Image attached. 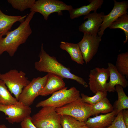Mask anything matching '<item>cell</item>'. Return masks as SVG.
Instances as JSON below:
<instances>
[{
  "label": "cell",
  "instance_id": "obj_14",
  "mask_svg": "<svg viewBox=\"0 0 128 128\" xmlns=\"http://www.w3.org/2000/svg\"><path fill=\"white\" fill-rule=\"evenodd\" d=\"M108 68L110 73V80L107 82L106 89L107 92L110 93L115 91V86L119 85L123 88L128 86V82L125 76L119 73L117 70L115 65L110 63H108Z\"/></svg>",
  "mask_w": 128,
  "mask_h": 128
},
{
  "label": "cell",
  "instance_id": "obj_4",
  "mask_svg": "<svg viewBox=\"0 0 128 128\" xmlns=\"http://www.w3.org/2000/svg\"><path fill=\"white\" fill-rule=\"evenodd\" d=\"M0 79L4 82L11 93L14 95L18 101L23 88L30 82L24 72L14 69L4 73H0Z\"/></svg>",
  "mask_w": 128,
  "mask_h": 128
},
{
  "label": "cell",
  "instance_id": "obj_28",
  "mask_svg": "<svg viewBox=\"0 0 128 128\" xmlns=\"http://www.w3.org/2000/svg\"><path fill=\"white\" fill-rule=\"evenodd\" d=\"M106 128H127L123 118L122 110L116 115L111 125Z\"/></svg>",
  "mask_w": 128,
  "mask_h": 128
},
{
  "label": "cell",
  "instance_id": "obj_17",
  "mask_svg": "<svg viewBox=\"0 0 128 128\" xmlns=\"http://www.w3.org/2000/svg\"><path fill=\"white\" fill-rule=\"evenodd\" d=\"M89 4L84 5L79 8H73L69 11L70 16L71 19L78 18L82 15H86L91 11L96 12L100 8L102 5L103 0H90Z\"/></svg>",
  "mask_w": 128,
  "mask_h": 128
},
{
  "label": "cell",
  "instance_id": "obj_12",
  "mask_svg": "<svg viewBox=\"0 0 128 128\" xmlns=\"http://www.w3.org/2000/svg\"><path fill=\"white\" fill-rule=\"evenodd\" d=\"M114 1V4L112 9L109 14L105 15L103 17V21L97 33L98 36L101 37L104 34L105 30L109 27L119 17L123 14H128V1L119 2L115 0Z\"/></svg>",
  "mask_w": 128,
  "mask_h": 128
},
{
  "label": "cell",
  "instance_id": "obj_19",
  "mask_svg": "<svg viewBox=\"0 0 128 128\" xmlns=\"http://www.w3.org/2000/svg\"><path fill=\"white\" fill-rule=\"evenodd\" d=\"M27 15L22 16L7 15L2 12L0 8V32H3L4 35H5L6 33L11 29L14 23L18 21L22 22Z\"/></svg>",
  "mask_w": 128,
  "mask_h": 128
},
{
  "label": "cell",
  "instance_id": "obj_27",
  "mask_svg": "<svg viewBox=\"0 0 128 128\" xmlns=\"http://www.w3.org/2000/svg\"><path fill=\"white\" fill-rule=\"evenodd\" d=\"M35 0H8V2L14 8L23 12L31 8L34 4Z\"/></svg>",
  "mask_w": 128,
  "mask_h": 128
},
{
  "label": "cell",
  "instance_id": "obj_26",
  "mask_svg": "<svg viewBox=\"0 0 128 128\" xmlns=\"http://www.w3.org/2000/svg\"><path fill=\"white\" fill-rule=\"evenodd\" d=\"M107 92L102 91H97L92 96H89L82 93L81 95L82 101L90 105H93L99 102L103 98L106 97Z\"/></svg>",
  "mask_w": 128,
  "mask_h": 128
},
{
  "label": "cell",
  "instance_id": "obj_29",
  "mask_svg": "<svg viewBox=\"0 0 128 128\" xmlns=\"http://www.w3.org/2000/svg\"><path fill=\"white\" fill-rule=\"evenodd\" d=\"M20 125L22 128H37L32 123L30 116L25 119L21 123Z\"/></svg>",
  "mask_w": 128,
  "mask_h": 128
},
{
  "label": "cell",
  "instance_id": "obj_5",
  "mask_svg": "<svg viewBox=\"0 0 128 128\" xmlns=\"http://www.w3.org/2000/svg\"><path fill=\"white\" fill-rule=\"evenodd\" d=\"M55 108L50 106L42 107L31 117L32 121L37 128H62L60 119Z\"/></svg>",
  "mask_w": 128,
  "mask_h": 128
},
{
  "label": "cell",
  "instance_id": "obj_23",
  "mask_svg": "<svg viewBox=\"0 0 128 128\" xmlns=\"http://www.w3.org/2000/svg\"><path fill=\"white\" fill-rule=\"evenodd\" d=\"M115 66L117 71L125 76L126 78H128V52L122 53L117 56Z\"/></svg>",
  "mask_w": 128,
  "mask_h": 128
},
{
  "label": "cell",
  "instance_id": "obj_30",
  "mask_svg": "<svg viewBox=\"0 0 128 128\" xmlns=\"http://www.w3.org/2000/svg\"><path fill=\"white\" fill-rule=\"evenodd\" d=\"M123 119L127 128H128V110L126 109L122 110Z\"/></svg>",
  "mask_w": 128,
  "mask_h": 128
},
{
  "label": "cell",
  "instance_id": "obj_2",
  "mask_svg": "<svg viewBox=\"0 0 128 128\" xmlns=\"http://www.w3.org/2000/svg\"><path fill=\"white\" fill-rule=\"evenodd\" d=\"M39 57V60L35 62L34 64L35 68L38 71L51 73L63 78L74 80L85 88L88 87V85L83 78L71 73L70 68L59 63L55 57L51 56L47 54L44 49L42 43Z\"/></svg>",
  "mask_w": 128,
  "mask_h": 128
},
{
  "label": "cell",
  "instance_id": "obj_6",
  "mask_svg": "<svg viewBox=\"0 0 128 128\" xmlns=\"http://www.w3.org/2000/svg\"><path fill=\"white\" fill-rule=\"evenodd\" d=\"M56 113L61 115L70 116L81 122H85L91 116L90 105L83 102L81 97L62 107L55 108Z\"/></svg>",
  "mask_w": 128,
  "mask_h": 128
},
{
  "label": "cell",
  "instance_id": "obj_10",
  "mask_svg": "<svg viewBox=\"0 0 128 128\" xmlns=\"http://www.w3.org/2000/svg\"><path fill=\"white\" fill-rule=\"evenodd\" d=\"M101 37L97 35L84 33L81 40L78 43L84 61L86 64L92 59L97 53Z\"/></svg>",
  "mask_w": 128,
  "mask_h": 128
},
{
  "label": "cell",
  "instance_id": "obj_32",
  "mask_svg": "<svg viewBox=\"0 0 128 128\" xmlns=\"http://www.w3.org/2000/svg\"><path fill=\"white\" fill-rule=\"evenodd\" d=\"M79 128H90L86 124L83 125L80 127Z\"/></svg>",
  "mask_w": 128,
  "mask_h": 128
},
{
  "label": "cell",
  "instance_id": "obj_9",
  "mask_svg": "<svg viewBox=\"0 0 128 128\" xmlns=\"http://www.w3.org/2000/svg\"><path fill=\"white\" fill-rule=\"evenodd\" d=\"M0 111L8 116L6 119L10 123H21L25 119L30 116L31 108L18 101L12 105H4L0 104Z\"/></svg>",
  "mask_w": 128,
  "mask_h": 128
},
{
  "label": "cell",
  "instance_id": "obj_21",
  "mask_svg": "<svg viewBox=\"0 0 128 128\" xmlns=\"http://www.w3.org/2000/svg\"><path fill=\"white\" fill-rule=\"evenodd\" d=\"M90 106L91 116L96 115L100 113L106 114L114 110L113 106L107 97L94 104L90 105Z\"/></svg>",
  "mask_w": 128,
  "mask_h": 128
},
{
  "label": "cell",
  "instance_id": "obj_15",
  "mask_svg": "<svg viewBox=\"0 0 128 128\" xmlns=\"http://www.w3.org/2000/svg\"><path fill=\"white\" fill-rule=\"evenodd\" d=\"M48 73L46 84L40 96H47L65 87V84L62 77L52 73Z\"/></svg>",
  "mask_w": 128,
  "mask_h": 128
},
{
  "label": "cell",
  "instance_id": "obj_31",
  "mask_svg": "<svg viewBox=\"0 0 128 128\" xmlns=\"http://www.w3.org/2000/svg\"><path fill=\"white\" fill-rule=\"evenodd\" d=\"M0 128H8L5 125L2 124L0 125Z\"/></svg>",
  "mask_w": 128,
  "mask_h": 128
},
{
  "label": "cell",
  "instance_id": "obj_20",
  "mask_svg": "<svg viewBox=\"0 0 128 128\" xmlns=\"http://www.w3.org/2000/svg\"><path fill=\"white\" fill-rule=\"evenodd\" d=\"M115 87V91L118 94V99L114 102L113 106L114 110L116 112V116L120 111L128 109V97L121 86L117 85Z\"/></svg>",
  "mask_w": 128,
  "mask_h": 128
},
{
  "label": "cell",
  "instance_id": "obj_7",
  "mask_svg": "<svg viewBox=\"0 0 128 128\" xmlns=\"http://www.w3.org/2000/svg\"><path fill=\"white\" fill-rule=\"evenodd\" d=\"M73 8L71 5L57 0H38L35 1L30 8L31 11L41 14L46 20L51 14L57 12L59 15L62 14V11H69Z\"/></svg>",
  "mask_w": 128,
  "mask_h": 128
},
{
  "label": "cell",
  "instance_id": "obj_34",
  "mask_svg": "<svg viewBox=\"0 0 128 128\" xmlns=\"http://www.w3.org/2000/svg\"></svg>",
  "mask_w": 128,
  "mask_h": 128
},
{
  "label": "cell",
  "instance_id": "obj_22",
  "mask_svg": "<svg viewBox=\"0 0 128 128\" xmlns=\"http://www.w3.org/2000/svg\"><path fill=\"white\" fill-rule=\"evenodd\" d=\"M18 101L11 95L4 82L0 79V104L9 105L15 104Z\"/></svg>",
  "mask_w": 128,
  "mask_h": 128
},
{
  "label": "cell",
  "instance_id": "obj_11",
  "mask_svg": "<svg viewBox=\"0 0 128 128\" xmlns=\"http://www.w3.org/2000/svg\"><path fill=\"white\" fill-rule=\"evenodd\" d=\"M109 76L108 68L96 67L91 70L88 83L91 91L95 94L99 91H106V85Z\"/></svg>",
  "mask_w": 128,
  "mask_h": 128
},
{
  "label": "cell",
  "instance_id": "obj_18",
  "mask_svg": "<svg viewBox=\"0 0 128 128\" xmlns=\"http://www.w3.org/2000/svg\"><path fill=\"white\" fill-rule=\"evenodd\" d=\"M60 47L69 54L72 60L78 64L83 65L84 60L78 43L75 44L62 41Z\"/></svg>",
  "mask_w": 128,
  "mask_h": 128
},
{
  "label": "cell",
  "instance_id": "obj_24",
  "mask_svg": "<svg viewBox=\"0 0 128 128\" xmlns=\"http://www.w3.org/2000/svg\"><path fill=\"white\" fill-rule=\"evenodd\" d=\"M109 27L110 29L119 28L123 30L125 34L126 39L123 43L127 42L128 40V15L123 14L114 21Z\"/></svg>",
  "mask_w": 128,
  "mask_h": 128
},
{
  "label": "cell",
  "instance_id": "obj_16",
  "mask_svg": "<svg viewBox=\"0 0 128 128\" xmlns=\"http://www.w3.org/2000/svg\"><path fill=\"white\" fill-rule=\"evenodd\" d=\"M115 116L116 112L114 110L107 114L89 118L85 123L90 128H106L111 125Z\"/></svg>",
  "mask_w": 128,
  "mask_h": 128
},
{
  "label": "cell",
  "instance_id": "obj_3",
  "mask_svg": "<svg viewBox=\"0 0 128 128\" xmlns=\"http://www.w3.org/2000/svg\"><path fill=\"white\" fill-rule=\"evenodd\" d=\"M67 87L56 91L49 98L41 101L36 105L37 108L50 106L55 108L62 107L81 97L80 91L73 87L69 89Z\"/></svg>",
  "mask_w": 128,
  "mask_h": 128
},
{
  "label": "cell",
  "instance_id": "obj_25",
  "mask_svg": "<svg viewBox=\"0 0 128 128\" xmlns=\"http://www.w3.org/2000/svg\"><path fill=\"white\" fill-rule=\"evenodd\" d=\"M62 128H79L85 124L84 122H81L68 115H61L60 119Z\"/></svg>",
  "mask_w": 128,
  "mask_h": 128
},
{
  "label": "cell",
  "instance_id": "obj_8",
  "mask_svg": "<svg viewBox=\"0 0 128 128\" xmlns=\"http://www.w3.org/2000/svg\"><path fill=\"white\" fill-rule=\"evenodd\" d=\"M48 74L43 77L33 78L23 88L20 95L18 101L25 105L30 106L40 95L45 86L47 79Z\"/></svg>",
  "mask_w": 128,
  "mask_h": 128
},
{
  "label": "cell",
  "instance_id": "obj_13",
  "mask_svg": "<svg viewBox=\"0 0 128 128\" xmlns=\"http://www.w3.org/2000/svg\"><path fill=\"white\" fill-rule=\"evenodd\" d=\"M105 15L103 12L98 13L95 12L85 16L84 19H87V20L79 26V31L84 33L93 35H97Z\"/></svg>",
  "mask_w": 128,
  "mask_h": 128
},
{
  "label": "cell",
  "instance_id": "obj_1",
  "mask_svg": "<svg viewBox=\"0 0 128 128\" xmlns=\"http://www.w3.org/2000/svg\"><path fill=\"white\" fill-rule=\"evenodd\" d=\"M35 13L31 11L19 26L7 32L5 37H2V33L0 35V55L5 51L10 56H13L19 46L26 42L32 32L30 23Z\"/></svg>",
  "mask_w": 128,
  "mask_h": 128
},
{
  "label": "cell",
  "instance_id": "obj_33",
  "mask_svg": "<svg viewBox=\"0 0 128 128\" xmlns=\"http://www.w3.org/2000/svg\"><path fill=\"white\" fill-rule=\"evenodd\" d=\"M2 33H3V32H0V35Z\"/></svg>",
  "mask_w": 128,
  "mask_h": 128
}]
</instances>
